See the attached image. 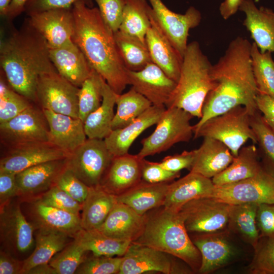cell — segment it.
<instances>
[{"mask_svg": "<svg viewBox=\"0 0 274 274\" xmlns=\"http://www.w3.org/2000/svg\"><path fill=\"white\" fill-rule=\"evenodd\" d=\"M258 204L245 203L231 204L227 229L237 234L254 248L260 238L256 214Z\"/></svg>", "mask_w": 274, "mask_h": 274, "instance_id": "obj_35", "label": "cell"}, {"mask_svg": "<svg viewBox=\"0 0 274 274\" xmlns=\"http://www.w3.org/2000/svg\"><path fill=\"white\" fill-rule=\"evenodd\" d=\"M75 29L73 41L91 67L117 94L129 84L125 67L116 44L114 32L103 20L98 9L79 1L72 7Z\"/></svg>", "mask_w": 274, "mask_h": 274, "instance_id": "obj_2", "label": "cell"}, {"mask_svg": "<svg viewBox=\"0 0 274 274\" xmlns=\"http://www.w3.org/2000/svg\"><path fill=\"white\" fill-rule=\"evenodd\" d=\"M28 23L46 40L49 48H56L72 41L75 21L72 8L32 13Z\"/></svg>", "mask_w": 274, "mask_h": 274, "instance_id": "obj_15", "label": "cell"}, {"mask_svg": "<svg viewBox=\"0 0 274 274\" xmlns=\"http://www.w3.org/2000/svg\"><path fill=\"white\" fill-rule=\"evenodd\" d=\"M70 236L63 233L38 230L36 234V246L32 253L23 261L22 274L32 268L49 263L52 258L67 245Z\"/></svg>", "mask_w": 274, "mask_h": 274, "instance_id": "obj_36", "label": "cell"}, {"mask_svg": "<svg viewBox=\"0 0 274 274\" xmlns=\"http://www.w3.org/2000/svg\"><path fill=\"white\" fill-rule=\"evenodd\" d=\"M50 60L58 74L80 88L92 68L79 47L74 42L56 48H49Z\"/></svg>", "mask_w": 274, "mask_h": 274, "instance_id": "obj_25", "label": "cell"}, {"mask_svg": "<svg viewBox=\"0 0 274 274\" xmlns=\"http://www.w3.org/2000/svg\"><path fill=\"white\" fill-rule=\"evenodd\" d=\"M151 23L146 35L145 41L152 62L177 82L180 76L183 58L160 28L154 17L153 10Z\"/></svg>", "mask_w": 274, "mask_h": 274, "instance_id": "obj_20", "label": "cell"}, {"mask_svg": "<svg viewBox=\"0 0 274 274\" xmlns=\"http://www.w3.org/2000/svg\"><path fill=\"white\" fill-rule=\"evenodd\" d=\"M8 149L1 158L0 172L17 174L42 163L65 159L70 155L50 142L23 144Z\"/></svg>", "mask_w": 274, "mask_h": 274, "instance_id": "obj_17", "label": "cell"}, {"mask_svg": "<svg viewBox=\"0 0 274 274\" xmlns=\"http://www.w3.org/2000/svg\"><path fill=\"white\" fill-rule=\"evenodd\" d=\"M247 271L251 274H274V238L260 237Z\"/></svg>", "mask_w": 274, "mask_h": 274, "instance_id": "obj_46", "label": "cell"}, {"mask_svg": "<svg viewBox=\"0 0 274 274\" xmlns=\"http://www.w3.org/2000/svg\"><path fill=\"white\" fill-rule=\"evenodd\" d=\"M117 202L116 196L106 191L100 185L90 187L88 196L82 204L81 220L83 229H98Z\"/></svg>", "mask_w": 274, "mask_h": 274, "instance_id": "obj_32", "label": "cell"}, {"mask_svg": "<svg viewBox=\"0 0 274 274\" xmlns=\"http://www.w3.org/2000/svg\"><path fill=\"white\" fill-rule=\"evenodd\" d=\"M114 156L104 139H89L66 159V166L89 187L99 185Z\"/></svg>", "mask_w": 274, "mask_h": 274, "instance_id": "obj_8", "label": "cell"}, {"mask_svg": "<svg viewBox=\"0 0 274 274\" xmlns=\"http://www.w3.org/2000/svg\"><path fill=\"white\" fill-rule=\"evenodd\" d=\"M243 0H225L219 7L221 15L225 20L235 14L242 4Z\"/></svg>", "mask_w": 274, "mask_h": 274, "instance_id": "obj_58", "label": "cell"}, {"mask_svg": "<svg viewBox=\"0 0 274 274\" xmlns=\"http://www.w3.org/2000/svg\"><path fill=\"white\" fill-rule=\"evenodd\" d=\"M31 104L23 96L16 92L1 75L0 123L16 117Z\"/></svg>", "mask_w": 274, "mask_h": 274, "instance_id": "obj_44", "label": "cell"}, {"mask_svg": "<svg viewBox=\"0 0 274 274\" xmlns=\"http://www.w3.org/2000/svg\"><path fill=\"white\" fill-rule=\"evenodd\" d=\"M180 176V172H172L163 168L159 162L142 159V179L150 183L170 182Z\"/></svg>", "mask_w": 274, "mask_h": 274, "instance_id": "obj_51", "label": "cell"}, {"mask_svg": "<svg viewBox=\"0 0 274 274\" xmlns=\"http://www.w3.org/2000/svg\"><path fill=\"white\" fill-rule=\"evenodd\" d=\"M250 116L245 107L237 106L208 119L194 133V137H208L219 140L235 157L248 140L257 144L250 125Z\"/></svg>", "mask_w": 274, "mask_h": 274, "instance_id": "obj_6", "label": "cell"}, {"mask_svg": "<svg viewBox=\"0 0 274 274\" xmlns=\"http://www.w3.org/2000/svg\"><path fill=\"white\" fill-rule=\"evenodd\" d=\"M145 220L146 214L140 215L128 206L117 201L96 230L109 237L133 242L142 233Z\"/></svg>", "mask_w": 274, "mask_h": 274, "instance_id": "obj_26", "label": "cell"}, {"mask_svg": "<svg viewBox=\"0 0 274 274\" xmlns=\"http://www.w3.org/2000/svg\"><path fill=\"white\" fill-rule=\"evenodd\" d=\"M172 255L153 248L132 242L122 260L118 274H141L159 272L164 274L190 273L193 271L181 266Z\"/></svg>", "mask_w": 274, "mask_h": 274, "instance_id": "obj_13", "label": "cell"}, {"mask_svg": "<svg viewBox=\"0 0 274 274\" xmlns=\"http://www.w3.org/2000/svg\"><path fill=\"white\" fill-rule=\"evenodd\" d=\"M79 1L83 2L89 7H93V0H29L25 11L28 15L51 9H69Z\"/></svg>", "mask_w": 274, "mask_h": 274, "instance_id": "obj_52", "label": "cell"}, {"mask_svg": "<svg viewBox=\"0 0 274 274\" xmlns=\"http://www.w3.org/2000/svg\"><path fill=\"white\" fill-rule=\"evenodd\" d=\"M195 156V150L184 151L181 154L164 157L159 162L165 169L172 172H180L183 169H191Z\"/></svg>", "mask_w": 274, "mask_h": 274, "instance_id": "obj_54", "label": "cell"}, {"mask_svg": "<svg viewBox=\"0 0 274 274\" xmlns=\"http://www.w3.org/2000/svg\"><path fill=\"white\" fill-rule=\"evenodd\" d=\"M75 237L87 252H91L94 256H123L132 243L109 237L96 229H83Z\"/></svg>", "mask_w": 274, "mask_h": 274, "instance_id": "obj_38", "label": "cell"}, {"mask_svg": "<svg viewBox=\"0 0 274 274\" xmlns=\"http://www.w3.org/2000/svg\"><path fill=\"white\" fill-rule=\"evenodd\" d=\"M0 138L8 148L50 142L49 126L43 110L31 105L13 118L0 123Z\"/></svg>", "mask_w": 274, "mask_h": 274, "instance_id": "obj_10", "label": "cell"}, {"mask_svg": "<svg viewBox=\"0 0 274 274\" xmlns=\"http://www.w3.org/2000/svg\"><path fill=\"white\" fill-rule=\"evenodd\" d=\"M170 182L150 183L142 180L126 192L116 196L123 203L140 215L163 205Z\"/></svg>", "mask_w": 274, "mask_h": 274, "instance_id": "obj_31", "label": "cell"}, {"mask_svg": "<svg viewBox=\"0 0 274 274\" xmlns=\"http://www.w3.org/2000/svg\"><path fill=\"white\" fill-rule=\"evenodd\" d=\"M142 179V159L129 153L114 156L100 185L116 196L139 184Z\"/></svg>", "mask_w": 274, "mask_h": 274, "instance_id": "obj_21", "label": "cell"}, {"mask_svg": "<svg viewBox=\"0 0 274 274\" xmlns=\"http://www.w3.org/2000/svg\"><path fill=\"white\" fill-rule=\"evenodd\" d=\"M117 111L112 122V129L121 128L136 119L152 106L144 96L131 87L127 92L118 94Z\"/></svg>", "mask_w": 274, "mask_h": 274, "instance_id": "obj_39", "label": "cell"}, {"mask_svg": "<svg viewBox=\"0 0 274 274\" xmlns=\"http://www.w3.org/2000/svg\"><path fill=\"white\" fill-rule=\"evenodd\" d=\"M23 261L14 259L10 254L0 252V274H22Z\"/></svg>", "mask_w": 274, "mask_h": 274, "instance_id": "obj_57", "label": "cell"}, {"mask_svg": "<svg viewBox=\"0 0 274 274\" xmlns=\"http://www.w3.org/2000/svg\"><path fill=\"white\" fill-rule=\"evenodd\" d=\"M31 211L39 230L59 232L75 237L83 229L79 216L47 206L37 199L32 202Z\"/></svg>", "mask_w": 274, "mask_h": 274, "instance_id": "obj_30", "label": "cell"}, {"mask_svg": "<svg viewBox=\"0 0 274 274\" xmlns=\"http://www.w3.org/2000/svg\"><path fill=\"white\" fill-rule=\"evenodd\" d=\"M127 75L129 85L154 106L165 107L177 84L152 62L138 71L127 69Z\"/></svg>", "mask_w": 274, "mask_h": 274, "instance_id": "obj_18", "label": "cell"}, {"mask_svg": "<svg viewBox=\"0 0 274 274\" xmlns=\"http://www.w3.org/2000/svg\"><path fill=\"white\" fill-rule=\"evenodd\" d=\"M42 110L49 126L50 143L70 154L87 140L84 122L80 118Z\"/></svg>", "mask_w": 274, "mask_h": 274, "instance_id": "obj_22", "label": "cell"}, {"mask_svg": "<svg viewBox=\"0 0 274 274\" xmlns=\"http://www.w3.org/2000/svg\"><path fill=\"white\" fill-rule=\"evenodd\" d=\"M79 89L57 71L46 73L38 82L37 103L42 109L79 118Z\"/></svg>", "mask_w": 274, "mask_h": 274, "instance_id": "obj_12", "label": "cell"}, {"mask_svg": "<svg viewBox=\"0 0 274 274\" xmlns=\"http://www.w3.org/2000/svg\"><path fill=\"white\" fill-rule=\"evenodd\" d=\"M234 156L230 149L216 139L206 137L200 147L195 149V156L190 172L212 179L223 171Z\"/></svg>", "mask_w": 274, "mask_h": 274, "instance_id": "obj_28", "label": "cell"}, {"mask_svg": "<svg viewBox=\"0 0 274 274\" xmlns=\"http://www.w3.org/2000/svg\"><path fill=\"white\" fill-rule=\"evenodd\" d=\"M188 233L180 210L162 206L146 214L143 231L133 243L172 255L183 261L193 272H198L201 255Z\"/></svg>", "mask_w": 274, "mask_h": 274, "instance_id": "obj_4", "label": "cell"}, {"mask_svg": "<svg viewBox=\"0 0 274 274\" xmlns=\"http://www.w3.org/2000/svg\"><path fill=\"white\" fill-rule=\"evenodd\" d=\"M154 17L160 28L174 47L183 58L188 44L189 30L200 23V12L193 6L183 14L176 13L162 0H149Z\"/></svg>", "mask_w": 274, "mask_h": 274, "instance_id": "obj_14", "label": "cell"}, {"mask_svg": "<svg viewBox=\"0 0 274 274\" xmlns=\"http://www.w3.org/2000/svg\"><path fill=\"white\" fill-rule=\"evenodd\" d=\"M231 204L213 197L191 200L180 209L190 233H210L227 229Z\"/></svg>", "mask_w": 274, "mask_h": 274, "instance_id": "obj_11", "label": "cell"}, {"mask_svg": "<svg viewBox=\"0 0 274 274\" xmlns=\"http://www.w3.org/2000/svg\"><path fill=\"white\" fill-rule=\"evenodd\" d=\"M125 6L119 30L146 43V33L151 26L152 9L147 0H124Z\"/></svg>", "mask_w": 274, "mask_h": 274, "instance_id": "obj_37", "label": "cell"}, {"mask_svg": "<svg viewBox=\"0 0 274 274\" xmlns=\"http://www.w3.org/2000/svg\"><path fill=\"white\" fill-rule=\"evenodd\" d=\"M251 46L248 40L237 37L212 65L213 88L205 99L201 117L193 125L194 133L210 118L237 106L245 107L250 115L258 111L256 97L258 90L252 66Z\"/></svg>", "mask_w": 274, "mask_h": 274, "instance_id": "obj_1", "label": "cell"}, {"mask_svg": "<svg viewBox=\"0 0 274 274\" xmlns=\"http://www.w3.org/2000/svg\"><path fill=\"white\" fill-rule=\"evenodd\" d=\"M114 37L119 53L127 69L138 71L152 62L145 43L120 30L114 33Z\"/></svg>", "mask_w": 274, "mask_h": 274, "instance_id": "obj_40", "label": "cell"}, {"mask_svg": "<svg viewBox=\"0 0 274 274\" xmlns=\"http://www.w3.org/2000/svg\"><path fill=\"white\" fill-rule=\"evenodd\" d=\"M263 167L258 160L255 145L242 147L232 162L212 180L216 186L230 184L256 175Z\"/></svg>", "mask_w": 274, "mask_h": 274, "instance_id": "obj_33", "label": "cell"}, {"mask_svg": "<svg viewBox=\"0 0 274 274\" xmlns=\"http://www.w3.org/2000/svg\"><path fill=\"white\" fill-rule=\"evenodd\" d=\"M105 80L94 69L79 89L78 117L83 122L88 116L96 110L102 100Z\"/></svg>", "mask_w": 274, "mask_h": 274, "instance_id": "obj_42", "label": "cell"}, {"mask_svg": "<svg viewBox=\"0 0 274 274\" xmlns=\"http://www.w3.org/2000/svg\"><path fill=\"white\" fill-rule=\"evenodd\" d=\"M49 49L45 39L29 23L1 40L0 63L6 80L16 92L30 102H37L40 76L57 71Z\"/></svg>", "mask_w": 274, "mask_h": 274, "instance_id": "obj_3", "label": "cell"}, {"mask_svg": "<svg viewBox=\"0 0 274 274\" xmlns=\"http://www.w3.org/2000/svg\"><path fill=\"white\" fill-rule=\"evenodd\" d=\"M66 159L42 163L17 173L19 194L45 192L55 185L57 178L66 167Z\"/></svg>", "mask_w": 274, "mask_h": 274, "instance_id": "obj_27", "label": "cell"}, {"mask_svg": "<svg viewBox=\"0 0 274 274\" xmlns=\"http://www.w3.org/2000/svg\"><path fill=\"white\" fill-rule=\"evenodd\" d=\"M251 56L258 93L274 97V61L271 52L261 53L254 42L251 46Z\"/></svg>", "mask_w": 274, "mask_h": 274, "instance_id": "obj_41", "label": "cell"}, {"mask_svg": "<svg viewBox=\"0 0 274 274\" xmlns=\"http://www.w3.org/2000/svg\"><path fill=\"white\" fill-rule=\"evenodd\" d=\"M214 187L212 179L190 172L184 177L169 183L163 206L180 210L183 205L191 200L209 197Z\"/></svg>", "mask_w": 274, "mask_h": 274, "instance_id": "obj_29", "label": "cell"}, {"mask_svg": "<svg viewBox=\"0 0 274 274\" xmlns=\"http://www.w3.org/2000/svg\"><path fill=\"white\" fill-rule=\"evenodd\" d=\"M55 185L82 204L87 197L90 188L66 166L57 178Z\"/></svg>", "mask_w": 274, "mask_h": 274, "instance_id": "obj_49", "label": "cell"}, {"mask_svg": "<svg viewBox=\"0 0 274 274\" xmlns=\"http://www.w3.org/2000/svg\"><path fill=\"white\" fill-rule=\"evenodd\" d=\"M47 206L63 210L77 215L82 211V204L56 185L44 192L37 199Z\"/></svg>", "mask_w": 274, "mask_h": 274, "instance_id": "obj_48", "label": "cell"}, {"mask_svg": "<svg viewBox=\"0 0 274 274\" xmlns=\"http://www.w3.org/2000/svg\"><path fill=\"white\" fill-rule=\"evenodd\" d=\"M228 229L198 233L191 238L199 250L201 258L198 272L208 274L229 263L234 258L236 250L230 238Z\"/></svg>", "mask_w": 274, "mask_h": 274, "instance_id": "obj_16", "label": "cell"}, {"mask_svg": "<svg viewBox=\"0 0 274 274\" xmlns=\"http://www.w3.org/2000/svg\"><path fill=\"white\" fill-rule=\"evenodd\" d=\"M26 274H57V273L49 263H47L40 264L32 268Z\"/></svg>", "mask_w": 274, "mask_h": 274, "instance_id": "obj_60", "label": "cell"}, {"mask_svg": "<svg viewBox=\"0 0 274 274\" xmlns=\"http://www.w3.org/2000/svg\"><path fill=\"white\" fill-rule=\"evenodd\" d=\"M0 231L1 241L14 250L25 252L32 246L33 226L18 204L9 202L1 207Z\"/></svg>", "mask_w": 274, "mask_h": 274, "instance_id": "obj_19", "label": "cell"}, {"mask_svg": "<svg viewBox=\"0 0 274 274\" xmlns=\"http://www.w3.org/2000/svg\"><path fill=\"white\" fill-rule=\"evenodd\" d=\"M87 252L80 241L75 237L73 242L56 253L49 263L57 274H73L85 260Z\"/></svg>", "mask_w": 274, "mask_h": 274, "instance_id": "obj_43", "label": "cell"}, {"mask_svg": "<svg viewBox=\"0 0 274 274\" xmlns=\"http://www.w3.org/2000/svg\"><path fill=\"white\" fill-rule=\"evenodd\" d=\"M209 197L230 204H274V172L264 166L250 178L230 184L215 185Z\"/></svg>", "mask_w": 274, "mask_h": 274, "instance_id": "obj_9", "label": "cell"}, {"mask_svg": "<svg viewBox=\"0 0 274 274\" xmlns=\"http://www.w3.org/2000/svg\"><path fill=\"white\" fill-rule=\"evenodd\" d=\"M256 221L260 237L274 238V204H260Z\"/></svg>", "mask_w": 274, "mask_h": 274, "instance_id": "obj_53", "label": "cell"}, {"mask_svg": "<svg viewBox=\"0 0 274 274\" xmlns=\"http://www.w3.org/2000/svg\"><path fill=\"white\" fill-rule=\"evenodd\" d=\"M194 117L185 110L177 107L166 108L154 131L143 139L137 155L141 159L159 154L176 144L188 142L194 134L190 120Z\"/></svg>", "mask_w": 274, "mask_h": 274, "instance_id": "obj_7", "label": "cell"}, {"mask_svg": "<svg viewBox=\"0 0 274 274\" xmlns=\"http://www.w3.org/2000/svg\"><path fill=\"white\" fill-rule=\"evenodd\" d=\"M164 106L152 105L136 119L121 128L112 130L104 140L114 156L128 153L130 147L145 130L156 125L165 111Z\"/></svg>", "mask_w": 274, "mask_h": 274, "instance_id": "obj_23", "label": "cell"}, {"mask_svg": "<svg viewBox=\"0 0 274 274\" xmlns=\"http://www.w3.org/2000/svg\"><path fill=\"white\" fill-rule=\"evenodd\" d=\"M212 65L198 42L188 44L179 79L165 107L182 109L200 119L206 97L213 88Z\"/></svg>", "mask_w": 274, "mask_h": 274, "instance_id": "obj_5", "label": "cell"}, {"mask_svg": "<svg viewBox=\"0 0 274 274\" xmlns=\"http://www.w3.org/2000/svg\"><path fill=\"white\" fill-rule=\"evenodd\" d=\"M117 94L105 81L101 105L88 116L84 122L88 138L105 139L112 131L114 108Z\"/></svg>", "mask_w": 274, "mask_h": 274, "instance_id": "obj_34", "label": "cell"}, {"mask_svg": "<svg viewBox=\"0 0 274 274\" xmlns=\"http://www.w3.org/2000/svg\"><path fill=\"white\" fill-rule=\"evenodd\" d=\"M250 125L267 162L266 167L274 172V129L258 110L250 116Z\"/></svg>", "mask_w": 274, "mask_h": 274, "instance_id": "obj_45", "label": "cell"}, {"mask_svg": "<svg viewBox=\"0 0 274 274\" xmlns=\"http://www.w3.org/2000/svg\"><path fill=\"white\" fill-rule=\"evenodd\" d=\"M122 256H93L85 260L76 270L78 274H116L119 273Z\"/></svg>", "mask_w": 274, "mask_h": 274, "instance_id": "obj_47", "label": "cell"}, {"mask_svg": "<svg viewBox=\"0 0 274 274\" xmlns=\"http://www.w3.org/2000/svg\"><path fill=\"white\" fill-rule=\"evenodd\" d=\"M106 24L115 33L119 30L125 6L124 0H94Z\"/></svg>", "mask_w": 274, "mask_h": 274, "instance_id": "obj_50", "label": "cell"}, {"mask_svg": "<svg viewBox=\"0 0 274 274\" xmlns=\"http://www.w3.org/2000/svg\"><path fill=\"white\" fill-rule=\"evenodd\" d=\"M16 174L10 172H0L1 207L8 203L12 198L19 195Z\"/></svg>", "mask_w": 274, "mask_h": 274, "instance_id": "obj_55", "label": "cell"}, {"mask_svg": "<svg viewBox=\"0 0 274 274\" xmlns=\"http://www.w3.org/2000/svg\"><path fill=\"white\" fill-rule=\"evenodd\" d=\"M256 104L258 110L274 129V97L258 93L256 97Z\"/></svg>", "mask_w": 274, "mask_h": 274, "instance_id": "obj_56", "label": "cell"}, {"mask_svg": "<svg viewBox=\"0 0 274 274\" xmlns=\"http://www.w3.org/2000/svg\"><path fill=\"white\" fill-rule=\"evenodd\" d=\"M238 10L245 13L243 25L260 51L274 52V12L264 7L258 8L253 0H243Z\"/></svg>", "mask_w": 274, "mask_h": 274, "instance_id": "obj_24", "label": "cell"}, {"mask_svg": "<svg viewBox=\"0 0 274 274\" xmlns=\"http://www.w3.org/2000/svg\"><path fill=\"white\" fill-rule=\"evenodd\" d=\"M29 0H12L9 6L6 18L12 19L25 11L26 4Z\"/></svg>", "mask_w": 274, "mask_h": 274, "instance_id": "obj_59", "label": "cell"}, {"mask_svg": "<svg viewBox=\"0 0 274 274\" xmlns=\"http://www.w3.org/2000/svg\"><path fill=\"white\" fill-rule=\"evenodd\" d=\"M12 0H0V14L6 17Z\"/></svg>", "mask_w": 274, "mask_h": 274, "instance_id": "obj_61", "label": "cell"}]
</instances>
